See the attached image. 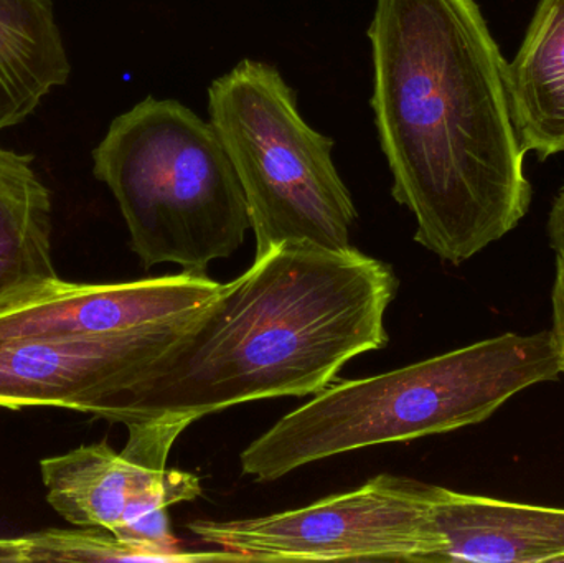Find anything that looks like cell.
<instances>
[{
    "label": "cell",
    "instance_id": "obj_1",
    "mask_svg": "<svg viewBox=\"0 0 564 563\" xmlns=\"http://www.w3.org/2000/svg\"><path fill=\"white\" fill-rule=\"evenodd\" d=\"M371 109L414 240L460 264L529 214L509 63L476 0H377Z\"/></svg>",
    "mask_w": 564,
    "mask_h": 563
},
{
    "label": "cell",
    "instance_id": "obj_2",
    "mask_svg": "<svg viewBox=\"0 0 564 563\" xmlns=\"http://www.w3.org/2000/svg\"><path fill=\"white\" fill-rule=\"evenodd\" d=\"M393 268L355 248L281 245L142 367L118 423H194L254 400L317 396L355 357L387 346Z\"/></svg>",
    "mask_w": 564,
    "mask_h": 563
},
{
    "label": "cell",
    "instance_id": "obj_3",
    "mask_svg": "<svg viewBox=\"0 0 564 563\" xmlns=\"http://www.w3.org/2000/svg\"><path fill=\"white\" fill-rule=\"evenodd\" d=\"M562 376L552 331L507 333L380 373L332 383L241 453L243 475L271 483L355 450L486 422L523 390Z\"/></svg>",
    "mask_w": 564,
    "mask_h": 563
},
{
    "label": "cell",
    "instance_id": "obj_4",
    "mask_svg": "<svg viewBox=\"0 0 564 563\" xmlns=\"http://www.w3.org/2000/svg\"><path fill=\"white\" fill-rule=\"evenodd\" d=\"M145 270L205 274L251 230L243 188L210 121L177 99L148 96L118 116L93 151Z\"/></svg>",
    "mask_w": 564,
    "mask_h": 563
},
{
    "label": "cell",
    "instance_id": "obj_5",
    "mask_svg": "<svg viewBox=\"0 0 564 563\" xmlns=\"http://www.w3.org/2000/svg\"><path fill=\"white\" fill-rule=\"evenodd\" d=\"M208 112L243 188L257 257L281 245L350 248L357 208L334 141L302 118L273 65L243 59L215 79Z\"/></svg>",
    "mask_w": 564,
    "mask_h": 563
},
{
    "label": "cell",
    "instance_id": "obj_6",
    "mask_svg": "<svg viewBox=\"0 0 564 563\" xmlns=\"http://www.w3.org/2000/svg\"><path fill=\"white\" fill-rule=\"evenodd\" d=\"M437 488L380 475L355 491L294 511L241 521H192L202 542L243 561L443 562L436 524Z\"/></svg>",
    "mask_w": 564,
    "mask_h": 563
},
{
    "label": "cell",
    "instance_id": "obj_7",
    "mask_svg": "<svg viewBox=\"0 0 564 563\" xmlns=\"http://www.w3.org/2000/svg\"><path fill=\"white\" fill-rule=\"evenodd\" d=\"M187 426L182 420L135 423L121 453L102 442L42 459L46 502L76 528H102L122 539L152 512L194 501L202 495L198 476L167 468Z\"/></svg>",
    "mask_w": 564,
    "mask_h": 563
},
{
    "label": "cell",
    "instance_id": "obj_8",
    "mask_svg": "<svg viewBox=\"0 0 564 563\" xmlns=\"http://www.w3.org/2000/svg\"><path fill=\"white\" fill-rule=\"evenodd\" d=\"M225 284L182 271L129 283L39 284L0 304V337H105L191 316Z\"/></svg>",
    "mask_w": 564,
    "mask_h": 563
},
{
    "label": "cell",
    "instance_id": "obj_9",
    "mask_svg": "<svg viewBox=\"0 0 564 563\" xmlns=\"http://www.w3.org/2000/svg\"><path fill=\"white\" fill-rule=\"evenodd\" d=\"M443 562L564 563V509L437 488Z\"/></svg>",
    "mask_w": 564,
    "mask_h": 563
},
{
    "label": "cell",
    "instance_id": "obj_10",
    "mask_svg": "<svg viewBox=\"0 0 564 563\" xmlns=\"http://www.w3.org/2000/svg\"><path fill=\"white\" fill-rule=\"evenodd\" d=\"M513 121L523 151L564 152V0H540L516 59L509 63Z\"/></svg>",
    "mask_w": 564,
    "mask_h": 563
},
{
    "label": "cell",
    "instance_id": "obj_11",
    "mask_svg": "<svg viewBox=\"0 0 564 563\" xmlns=\"http://www.w3.org/2000/svg\"><path fill=\"white\" fill-rule=\"evenodd\" d=\"M69 68L52 0H0V131L29 118Z\"/></svg>",
    "mask_w": 564,
    "mask_h": 563
},
{
    "label": "cell",
    "instance_id": "obj_12",
    "mask_svg": "<svg viewBox=\"0 0 564 563\" xmlns=\"http://www.w3.org/2000/svg\"><path fill=\"white\" fill-rule=\"evenodd\" d=\"M33 155L0 148V304L56 280L52 195L32 167Z\"/></svg>",
    "mask_w": 564,
    "mask_h": 563
},
{
    "label": "cell",
    "instance_id": "obj_13",
    "mask_svg": "<svg viewBox=\"0 0 564 563\" xmlns=\"http://www.w3.org/2000/svg\"><path fill=\"white\" fill-rule=\"evenodd\" d=\"M25 562H182L167 552L122 541L102 528L45 529L22 535Z\"/></svg>",
    "mask_w": 564,
    "mask_h": 563
},
{
    "label": "cell",
    "instance_id": "obj_14",
    "mask_svg": "<svg viewBox=\"0 0 564 563\" xmlns=\"http://www.w3.org/2000/svg\"><path fill=\"white\" fill-rule=\"evenodd\" d=\"M552 304V333L553 337H555L556 349H558L560 362H562V373H564V263L558 260H556V274L555 283H553Z\"/></svg>",
    "mask_w": 564,
    "mask_h": 563
},
{
    "label": "cell",
    "instance_id": "obj_15",
    "mask_svg": "<svg viewBox=\"0 0 564 563\" xmlns=\"http://www.w3.org/2000/svg\"><path fill=\"white\" fill-rule=\"evenodd\" d=\"M550 243L556 253V260L564 263V185L553 202L549 218Z\"/></svg>",
    "mask_w": 564,
    "mask_h": 563
},
{
    "label": "cell",
    "instance_id": "obj_16",
    "mask_svg": "<svg viewBox=\"0 0 564 563\" xmlns=\"http://www.w3.org/2000/svg\"><path fill=\"white\" fill-rule=\"evenodd\" d=\"M0 562L26 563L22 538H0Z\"/></svg>",
    "mask_w": 564,
    "mask_h": 563
}]
</instances>
